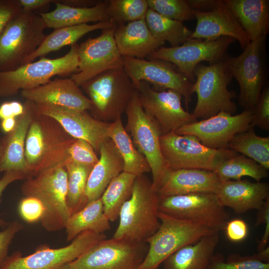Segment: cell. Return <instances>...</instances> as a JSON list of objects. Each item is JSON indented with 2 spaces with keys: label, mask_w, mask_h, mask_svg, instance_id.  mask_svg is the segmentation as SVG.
Listing matches in <instances>:
<instances>
[{
  "label": "cell",
  "mask_w": 269,
  "mask_h": 269,
  "mask_svg": "<svg viewBox=\"0 0 269 269\" xmlns=\"http://www.w3.org/2000/svg\"><path fill=\"white\" fill-rule=\"evenodd\" d=\"M255 257L260 261L269 263V247L267 246L264 249L259 251L256 254H254Z\"/></svg>",
  "instance_id": "11a10c76"
},
{
  "label": "cell",
  "mask_w": 269,
  "mask_h": 269,
  "mask_svg": "<svg viewBox=\"0 0 269 269\" xmlns=\"http://www.w3.org/2000/svg\"><path fill=\"white\" fill-rule=\"evenodd\" d=\"M104 214L101 198L89 202L79 211L72 214L65 224L67 241H72L81 233L90 231L104 233L111 228Z\"/></svg>",
  "instance_id": "d6a6232c"
},
{
  "label": "cell",
  "mask_w": 269,
  "mask_h": 269,
  "mask_svg": "<svg viewBox=\"0 0 269 269\" xmlns=\"http://www.w3.org/2000/svg\"><path fill=\"white\" fill-rule=\"evenodd\" d=\"M100 157L87 182L88 203L101 198L110 183L124 171V161L114 142L109 138L100 148Z\"/></svg>",
  "instance_id": "4316f807"
},
{
  "label": "cell",
  "mask_w": 269,
  "mask_h": 269,
  "mask_svg": "<svg viewBox=\"0 0 269 269\" xmlns=\"http://www.w3.org/2000/svg\"><path fill=\"white\" fill-rule=\"evenodd\" d=\"M224 230L227 238L233 242L243 241L247 237L249 232L246 222L239 218L228 221Z\"/></svg>",
  "instance_id": "bcb514c9"
},
{
  "label": "cell",
  "mask_w": 269,
  "mask_h": 269,
  "mask_svg": "<svg viewBox=\"0 0 269 269\" xmlns=\"http://www.w3.org/2000/svg\"><path fill=\"white\" fill-rule=\"evenodd\" d=\"M116 27L102 29L99 36L78 45V68L71 77L78 86L105 71L123 68L114 38Z\"/></svg>",
  "instance_id": "e0dca14e"
},
{
  "label": "cell",
  "mask_w": 269,
  "mask_h": 269,
  "mask_svg": "<svg viewBox=\"0 0 269 269\" xmlns=\"http://www.w3.org/2000/svg\"><path fill=\"white\" fill-rule=\"evenodd\" d=\"M25 196H32L42 203L44 212L42 227L49 232L64 229L71 216L66 203L67 173L65 166L47 169L26 179L21 186Z\"/></svg>",
  "instance_id": "8992f818"
},
{
  "label": "cell",
  "mask_w": 269,
  "mask_h": 269,
  "mask_svg": "<svg viewBox=\"0 0 269 269\" xmlns=\"http://www.w3.org/2000/svg\"><path fill=\"white\" fill-rule=\"evenodd\" d=\"M80 87L92 102L93 117L107 123L121 117L136 90L124 68L105 71Z\"/></svg>",
  "instance_id": "5b68a950"
},
{
  "label": "cell",
  "mask_w": 269,
  "mask_h": 269,
  "mask_svg": "<svg viewBox=\"0 0 269 269\" xmlns=\"http://www.w3.org/2000/svg\"><path fill=\"white\" fill-rule=\"evenodd\" d=\"M148 8L168 18L183 22L195 19L187 0H147Z\"/></svg>",
  "instance_id": "ab89813d"
},
{
  "label": "cell",
  "mask_w": 269,
  "mask_h": 269,
  "mask_svg": "<svg viewBox=\"0 0 269 269\" xmlns=\"http://www.w3.org/2000/svg\"><path fill=\"white\" fill-rule=\"evenodd\" d=\"M36 106L40 114L55 120L72 137L88 142L96 153H99L101 145L109 138L108 133L111 123L98 120L87 111H76L49 105Z\"/></svg>",
  "instance_id": "ffe728a7"
},
{
  "label": "cell",
  "mask_w": 269,
  "mask_h": 269,
  "mask_svg": "<svg viewBox=\"0 0 269 269\" xmlns=\"http://www.w3.org/2000/svg\"><path fill=\"white\" fill-rule=\"evenodd\" d=\"M145 21L149 30L156 39L167 41L170 47L179 46L189 39L192 30L183 22L173 20L148 8Z\"/></svg>",
  "instance_id": "e575fe53"
},
{
  "label": "cell",
  "mask_w": 269,
  "mask_h": 269,
  "mask_svg": "<svg viewBox=\"0 0 269 269\" xmlns=\"http://www.w3.org/2000/svg\"><path fill=\"white\" fill-rule=\"evenodd\" d=\"M75 139L55 120L40 114L35 105L25 143L26 179L51 168L65 166Z\"/></svg>",
  "instance_id": "6da1fadb"
},
{
  "label": "cell",
  "mask_w": 269,
  "mask_h": 269,
  "mask_svg": "<svg viewBox=\"0 0 269 269\" xmlns=\"http://www.w3.org/2000/svg\"><path fill=\"white\" fill-rule=\"evenodd\" d=\"M137 91L142 108L157 121L162 135L174 132L181 127L197 121L192 113L183 108V97L176 91H156L148 83L141 82Z\"/></svg>",
  "instance_id": "ac0fdd59"
},
{
  "label": "cell",
  "mask_w": 269,
  "mask_h": 269,
  "mask_svg": "<svg viewBox=\"0 0 269 269\" xmlns=\"http://www.w3.org/2000/svg\"><path fill=\"white\" fill-rule=\"evenodd\" d=\"M22 228V224L16 220L8 223L4 230L0 231V267L8 256V250L14 237Z\"/></svg>",
  "instance_id": "f6af8a7d"
},
{
  "label": "cell",
  "mask_w": 269,
  "mask_h": 269,
  "mask_svg": "<svg viewBox=\"0 0 269 269\" xmlns=\"http://www.w3.org/2000/svg\"><path fill=\"white\" fill-rule=\"evenodd\" d=\"M117 26L111 21L97 22L93 24H82L54 29L44 39L37 49L25 60V64L31 62L37 58L43 57L61 48L72 45L87 33L98 29Z\"/></svg>",
  "instance_id": "4dcf8cb0"
},
{
  "label": "cell",
  "mask_w": 269,
  "mask_h": 269,
  "mask_svg": "<svg viewBox=\"0 0 269 269\" xmlns=\"http://www.w3.org/2000/svg\"><path fill=\"white\" fill-rule=\"evenodd\" d=\"M18 212L22 219L28 223L41 221L44 212L43 206L37 198L25 196L18 204Z\"/></svg>",
  "instance_id": "ee69618b"
},
{
  "label": "cell",
  "mask_w": 269,
  "mask_h": 269,
  "mask_svg": "<svg viewBox=\"0 0 269 269\" xmlns=\"http://www.w3.org/2000/svg\"><path fill=\"white\" fill-rule=\"evenodd\" d=\"M159 197L144 174L136 177L130 198L122 206L114 238L142 242L158 229Z\"/></svg>",
  "instance_id": "7a4b0ae2"
},
{
  "label": "cell",
  "mask_w": 269,
  "mask_h": 269,
  "mask_svg": "<svg viewBox=\"0 0 269 269\" xmlns=\"http://www.w3.org/2000/svg\"><path fill=\"white\" fill-rule=\"evenodd\" d=\"M17 121L15 118H8L1 120V128L6 133H9L15 128Z\"/></svg>",
  "instance_id": "db71d44e"
},
{
  "label": "cell",
  "mask_w": 269,
  "mask_h": 269,
  "mask_svg": "<svg viewBox=\"0 0 269 269\" xmlns=\"http://www.w3.org/2000/svg\"><path fill=\"white\" fill-rule=\"evenodd\" d=\"M67 173L66 203L72 215L86 206V189L89 174L93 167L77 163L69 157L65 162Z\"/></svg>",
  "instance_id": "d590c367"
},
{
  "label": "cell",
  "mask_w": 269,
  "mask_h": 269,
  "mask_svg": "<svg viewBox=\"0 0 269 269\" xmlns=\"http://www.w3.org/2000/svg\"><path fill=\"white\" fill-rule=\"evenodd\" d=\"M161 154L167 169H200L214 171L223 161L238 154L229 148L213 149L195 136L174 132L162 135Z\"/></svg>",
  "instance_id": "30bf717a"
},
{
  "label": "cell",
  "mask_w": 269,
  "mask_h": 269,
  "mask_svg": "<svg viewBox=\"0 0 269 269\" xmlns=\"http://www.w3.org/2000/svg\"><path fill=\"white\" fill-rule=\"evenodd\" d=\"M68 153L74 162L82 165L94 167L99 160L93 146L87 141L75 139L70 145Z\"/></svg>",
  "instance_id": "b9f144b4"
},
{
  "label": "cell",
  "mask_w": 269,
  "mask_h": 269,
  "mask_svg": "<svg viewBox=\"0 0 269 269\" xmlns=\"http://www.w3.org/2000/svg\"><path fill=\"white\" fill-rule=\"evenodd\" d=\"M228 148L269 169V137L257 135L254 128L236 134L229 142Z\"/></svg>",
  "instance_id": "8d00e7d4"
},
{
  "label": "cell",
  "mask_w": 269,
  "mask_h": 269,
  "mask_svg": "<svg viewBox=\"0 0 269 269\" xmlns=\"http://www.w3.org/2000/svg\"><path fill=\"white\" fill-rule=\"evenodd\" d=\"M159 211L218 232L224 230L230 217L213 193H193L159 198Z\"/></svg>",
  "instance_id": "7c38bea8"
},
{
  "label": "cell",
  "mask_w": 269,
  "mask_h": 269,
  "mask_svg": "<svg viewBox=\"0 0 269 269\" xmlns=\"http://www.w3.org/2000/svg\"><path fill=\"white\" fill-rule=\"evenodd\" d=\"M188 2L194 10L207 11L215 7L219 0H188Z\"/></svg>",
  "instance_id": "816d5d0a"
},
{
  "label": "cell",
  "mask_w": 269,
  "mask_h": 269,
  "mask_svg": "<svg viewBox=\"0 0 269 269\" xmlns=\"http://www.w3.org/2000/svg\"><path fill=\"white\" fill-rule=\"evenodd\" d=\"M2 147H3L2 138L0 137V159L1 158V154H2Z\"/></svg>",
  "instance_id": "9f6ffc18"
},
{
  "label": "cell",
  "mask_w": 269,
  "mask_h": 269,
  "mask_svg": "<svg viewBox=\"0 0 269 269\" xmlns=\"http://www.w3.org/2000/svg\"><path fill=\"white\" fill-rule=\"evenodd\" d=\"M109 137L114 142L124 161V171L136 176L151 172L147 160L134 146L121 117L110 123Z\"/></svg>",
  "instance_id": "1f68e13d"
},
{
  "label": "cell",
  "mask_w": 269,
  "mask_h": 269,
  "mask_svg": "<svg viewBox=\"0 0 269 269\" xmlns=\"http://www.w3.org/2000/svg\"><path fill=\"white\" fill-rule=\"evenodd\" d=\"M214 172L221 182L240 180L244 176L261 182L269 176L268 170L253 159L239 153L222 162Z\"/></svg>",
  "instance_id": "74e56055"
},
{
  "label": "cell",
  "mask_w": 269,
  "mask_h": 269,
  "mask_svg": "<svg viewBox=\"0 0 269 269\" xmlns=\"http://www.w3.org/2000/svg\"><path fill=\"white\" fill-rule=\"evenodd\" d=\"M146 244L105 239L59 269H137L146 255Z\"/></svg>",
  "instance_id": "8fae6325"
},
{
  "label": "cell",
  "mask_w": 269,
  "mask_h": 269,
  "mask_svg": "<svg viewBox=\"0 0 269 269\" xmlns=\"http://www.w3.org/2000/svg\"><path fill=\"white\" fill-rule=\"evenodd\" d=\"M23 114L19 116L14 129L2 138L3 147L0 159V173L17 171L26 177L27 166L25 158V143L32 120L35 104L26 100Z\"/></svg>",
  "instance_id": "d4e9b609"
},
{
  "label": "cell",
  "mask_w": 269,
  "mask_h": 269,
  "mask_svg": "<svg viewBox=\"0 0 269 269\" xmlns=\"http://www.w3.org/2000/svg\"><path fill=\"white\" fill-rule=\"evenodd\" d=\"M24 111V105L18 101L5 102L0 106V120L19 117Z\"/></svg>",
  "instance_id": "c3c4849f"
},
{
  "label": "cell",
  "mask_w": 269,
  "mask_h": 269,
  "mask_svg": "<svg viewBox=\"0 0 269 269\" xmlns=\"http://www.w3.org/2000/svg\"><path fill=\"white\" fill-rule=\"evenodd\" d=\"M235 41L229 37L215 39L190 38L178 46H162L147 58L171 63L179 72L194 83L195 67L203 61H207L210 64L225 59L228 56L229 48Z\"/></svg>",
  "instance_id": "4fadbf2b"
},
{
  "label": "cell",
  "mask_w": 269,
  "mask_h": 269,
  "mask_svg": "<svg viewBox=\"0 0 269 269\" xmlns=\"http://www.w3.org/2000/svg\"><path fill=\"white\" fill-rule=\"evenodd\" d=\"M136 176L123 171L110 183L102 195L104 212L110 221L119 218L122 206L132 195Z\"/></svg>",
  "instance_id": "836d02e7"
},
{
  "label": "cell",
  "mask_w": 269,
  "mask_h": 269,
  "mask_svg": "<svg viewBox=\"0 0 269 269\" xmlns=\"http://www.w3.org/2000/svg\"><path fill=\"white\" fill-rule=\"evenodd\" d=\"M115 40L123 57L144 59L165 42L155 38L145 18L116 26Z\"/></svg>",
  "instance_id": "484cf974"
},
{
  "label": "cell",
  "mask_w": 269,
  "mask_h": 269,
  "mask_svg": "<svg viewBox=\"0 0 269 269\" xmlns=\"http://www.w3.org/2000/svg\"><path fill=\"white\" fill-rule=\"evenodd\" d=\"M21 96L36 105H49L76 111L90 110L92 102L71 78L51 80L35 88L21 91Z\"/></svg>",
  "instance_id": "7402d4cb"
},
{
  "label": "cell",
  "mask_w": 269,
  "mask_h": 269,
  "mask_svg": "<svg viewBox=\"0 0 269 269\" xmlns=\"http://www.w3.org/2000/svg\"><path fill=\"white\" fill-rule=\"evenodd\" d=\"M108 14L117 26L145 18L148 9L147 0H110Z\"/></svg>",
  "instance_id": "f35d334b"
},
{
  "label": "cell",
  "mask_w": 269,
  "mask_h": 269,
  "mask_svg": "<svg viewBox=\"0 0 269 269\" xmlns=\"http://www.w3.org/2000/svg\"><path fill=\"white\" fill-rule=\"evenodd\" d=\"M207 269H269V263L260 261L255 255L231 254L225 261L222 255L215 254Z\"/></svg>",
  "instance_id": "60d3db41"
},
{
  "label": "cell",
  "mask_w": 269,
  "mask_h": 269,
  "mask_svg": "<svg viewBox=\"0 0 269 269\" xmlns=\"http://www.w3.org/2000/svg\"><path fill=\"white\" fill-rule=\"evenodd\" d=\"M251 127H258L266 131L269 130V87L265 85L259 100L253 111Z\"/></svg>",
  "instance_id": "7bdbcfd3"
},
{
  "label": "cell",
  "mask_w": 269,
  "mask_h": 269,
  "mask_svg": "<svg viewBox=\"0 0 269 269\" xmlns=\"http://www.w3.org/2000/svg\"><path fill=\"white\" fill-rule=\"evenodd\" d=\"M106 238L104 233L85 231L64 247L52 249L42 246L26 256L14 252L7 256L0 269H59Z\"/></svg>",
  "instance_id": "9a60e30c"
},
{
  "label": "cell",
  "mask_w": 269,
  "mask_h": 269,
  "mask_svg": "<svg viewBox=\"0 0 269 269\" xmlns=\"http://www.w3.org/2000/svg\"><path fill=\"white\" fill-rule=\"evenodd\" d=\"M215 194L223 206L240 214L259 209L269 197V185L247 179L228 180L221 182Z\"/></svg>",
  "instance_id": "cb8c5ba5"
},
{
  "label": "cell",
  "mask_w": 269,
  "mask_h": 269,
  "mask_svg": "<svg viewBox=\"0 0 269 269\" xmlns=\"http://www.w3.org/2000/svg\"><path fill=\"white\" fill-rule=\"evenodd\" d=\"M219 232L178 249L163 262V269H207L219 243Z\"/></svg>",
  "instance_id": "f546056e"
},
{
  "label": "cell",
  "mask_w": 269,
  "mask_h": 269,
  "mask_svg": "<svg viewBox=\"0 0 269 269\" xmlns=\"http://www.w3.org/2000/svg\"><path fill=\"white\" fill-rule=\"evenodd\" d=\"M255 226L266 224L269 222V197L264 202L262 207L258 210Z\"/></svg>",
  "instance_id": "f5cc1de1"
},
{
  "label": "cell",
  "mask_w": 269,
  "mask_h": 269,
  "mask_svg": "<svg viewBox=\"0 0 269 269\" xmlns=\"http://www.w3.org/2000/svg\"><path fill=\"white\" fill-rule=\"evenodd\" d=\"M25 178L23 174L17 171H7L4 172L0 178V198L3 191L8 185L16 181ZM8 223H6L2 219H0V226L5 228Z\"/></svg>",
  "instance_id": "681fc988"
},
{
  "label": "cell",
  "mask_w": 269,
  "mask_h": 269,
  "mask_svg": "<svg viewBox=\"0 0 269 269\" xmlns=\"http://www.w3.org/2000/svg\"><path fill=\"white\" fill-rule=\"evenodd\" d=\"M126 113L127 123L125 129L130 133L135 147L147 160L152 175V186L155 190L161 176L167 169L161 152L160 126L142 108L137 90Z\"/></svg>",
  "instance_id": "5bb4252c"
},
{
  "label": "cell",
  "mask_w": 269,
  "mask_h": 269,
  "mask_svg": "<svg viewBox=\"0 0 269 269\" xmlns=\"http://www.w3.org/2000/svg\"><path fill=\"white\" fill-rule=\"evenodd\" d=\"M123 68L137 90L141 82L156 91L173 90L184 98L187 108L194 94L193 83L171 63L160 59L123 57Z\"/></svg>",
  "instance_id": "2e32d148"
},
{
  "label": "cell",
  "mask_w": 269,
  "mask_h": 269,
  "mask_svg": "<svg viewBox=\"0 0 269 269\" xmlns=\"http://www.w3.org/2000/svg\"><path fill=\"white\" fill-rule=\"evenodd\" d=\"M56 7L50 12H37L42 18L46 28L54 29L89 22H99L109 21L108 14V1H99L90 7H74L63 4L55 0Z\"/></svg>",
  "instance_id": "83f0119b"
},
{
  "label": "cell",
  "mask_w": 269,
  "mask_h": 269,
  "mask_svg": "<svg viewBox=\"0 0 269 269\" xmlns=\"http://www.w3.org/2000/svg\"><path fill=\"white\" fill-rule=\"evenodd\" d=\"M221 182L212 171L167 169L161 176L155 190L159 198L193 193H216Z\"/></svg>",
  "instance_id": "603a6c76"
},
{
  "label": "cell",
  "mask_w": 269,
  "mask_h": 269,
  "mask_svg": "<svg viewBox=\"0 0 269 269\" xmlns=\"http://www.w3.org/2000/svg\"><path fill=\"white\" fill-rule=\"evenodd\" d=\"M46 25L36 12L21 10L0 35V71L14 70L24 64L42 42Z\"/></svg>",
  "instance_id": "277c9868"
},
{
  "label": "cell",
  "mask_w": 269,
  "mask_h": 269,
  "mask_svg": "<svg viewBox=\"0 0 269 269\" xmlns=\"http://www.w3.org/2000/svg\"><path fill=\"white\" fill-rule=\"evenodd\" d=\"M78 44L71 45L64 56L49 59L41 57L7 71H0V98L16 94L19 90L42 85L55 76H65L76 73L78 68Z\"/></svg>",
  "instance_id": "ba28073f"
},
{
  "label": "cell",
  "mask_w": 269,
  "mask_h": 269,
  "mask_svg": "<svg viewBox=\"0 0 269 269\" xmlns=\"http://www.w3.org/2000/svg\"><path fill=\"white\" fill-rule=\"evenodd\" d=\"M267 35L251 41L238 56L226 58L240 92L238 103L246 110L253 111L265 86L267 78Z\"/></svg>",
  "instance_id": "9c48e42d"
},
{
  "label": "cell",
  "mask_w": 269,
  "mask_h": 269,
  "mask_svg": "<svg viewBox=\"0 0 269 269\" xmlns=\"http://www.w3.org/2000/svg\"><path fill=\"white\" fill-rule=\"evenodd\" d=\"M250 41L267 35L269 31V0H223Z\"/></svg>",
  "instance_id": "f1b7e54d"
},
{
  "label": "cell",
  "mask_w": 269,
  "mask_h": 269,
  "mask_svg": "<svg viewBox=\"0 0 269 269\" xmlns=\"http://www.w3.org/2000/svg\"><path fill=\"white\" fill-rule=\"evenodd\" d=\"M196 28L190 38L215 39L229 37L238 41L244 49L250 42L246 32L223 0L207 11L194 10Z\"/></svg>",
  "instance_id": "44dd1931"
},
{
  "label": "cell",
  "mask_w": 269,
  "mask_h": 269,
  "mask_svg": "<svg viewBox=\"0 0 269 269\" xmlns=\"http://www.w3.org/2000/svg\"><path fill=\"white\" fill-rule=\"evenodd\" d=\"M252 113V111L244 110L239 114L233 115L221 111L208 118L183 126L174 133L193 135L209 148L226 149L236 134L251 128Z\"/></svg>",
  "instance_id": "d6986e66"
},
{
  "label": "cell",
  "mask_w": 269,
  "mask_h": 269,
  "mask_svg": "<svg viewBox=\"0 0 269 269\" xmlns=\"http://www.w3.org/2000/svg\"><path fill=\"white\" fill-rule=\"evenodd\" d=\"M21 9L19 0H0V35L9 21Z\"/></svg>",
  "instance_id": "7dc6e473"
},
{
  "label": "cell",
  "mask_w": 269,
  "mask_h": 269,
  "mask_svg": "<svg viewBox=\"0 0 269 269\" xmlns=\"http://www.w3.org/2000/svg\"><path fill=\"white\" fill-rule=\"evenodd\" d=\"M21 9L24 11L38 12L54 3L55 0H19Z\"/></svg>",
  "instance_id": "f907efd6"
},
{
  "label": "cell",
  "mask_w": 269,
  "mask_h": 269,
  "mask_svg": "<svg viewBox=\"0 0 269 269\" xmlns=\"http://www.w3.org/2000/svg\"><path fill=\"white\" fill-rule=\"evenodd\" d=\"M160 226L145 242L146 255L137 269H158L171 255L181 248L194 244L203 237L218 232L206 226L174 218L159 212Z\"/></svg>",
  "instance_id": "52a82bcc"
},
{
  "label": "cell",
  "mask_w": 269,
  "mask_h": 269,
  "mask_svg": "<svg viewBox=\"0 0 269 269\" xmlns=\"http://www.w3.org/2000/svg\"><path fill=\"white\" fill-rule=\"evenodd\" d=\"M226 58L208 65L199 64L194 69L192 91L197 100L192 114L197 120L208 118L221 111L233 114L237 110L233 101L235 93L228 88L233 77Z\"/></svg>",
  "instance_id": "3957f363"
}]
</instances>
